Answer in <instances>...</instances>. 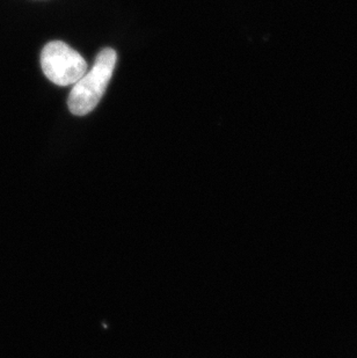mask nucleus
<instances>
[{
	"instance_id": "2",
	"label": "nucleus",
	"mask_w": 357,
	"mask_h": 358,
	"mask_svg": "<svg viewBox=\"0 0 357 358\" xmlns=\"http://www.w3.org/2000/svg\"><path fill=\"white\" fill-rule=\"evenodd\" d=\"M40 64L44 76L57 86L74 85L88 72L83 56L62 41H51L44 45Z\"/></svg>"
},
{
	"instance_id": "1",
	"label": "nucleus",
	"mask_w": 357,
	"mask_h": 358,
	"mask_svg": "<svg viewBox=\"0 0 357 358\" xmlns=\"http://www.w3.org/2000/svg\"><path fill=\"white\" fill-rule=\"evenodd\" d=\"M116 62L118 55L114 49L105 48L99 52L91 71L86 72V75L74 84L69 95V109L74 115L85 116L94 110L105 94Z\"/></svg>"
}]
</instances>
